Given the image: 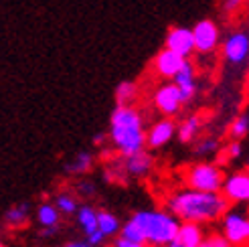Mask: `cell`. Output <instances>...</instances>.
I'll use <instances>...</instances> for the list:
<instances>
[{
    "label": "cell",
    "mask_w": 249,
    "mask_h": 247,
    "mask_svg": "<svg viewBox=\"0 0 249 247\" xmlns=\"http://www.w3.org/2000/svg\"><path fill=\"white\" fill-rule=\"evenodd\" d=\"M229 207V201L221 193H205L189 187L172 191L164 199V209L180 223H196L203 227L219 223Z\"/></svg>",
    "instance_id": "obj_1"
},
{
    "label": "cell",
    "mask_w": 249,
    "mask_h": 247,
    "mask_svg": "<svg viewBox=\"0 0 249 247\" xmlns=\"http://www.w3.org/2000/svg\"><path fill=\"white\" fill-rule=\"evenodd\" d=\"M107 140L122 158L132 156L146 148L144 116L134 106H116L109 116Z\"/></svg>",
    "instance_id": "obj_2"
},
{
    "label": "cell",
    "mask_w": 249,
    "mask_h": 247,
    "mask_svg": "<svg viewBox=\"0 0 249 247\" xmlns=\"http://www.w3.org/2000/svg\"><path fill=\"white\" fill-rule=\"evenodd\" d=\"M144 233L146 247L168 245L180 227V221L172 217L166 209H140L130 217Z\"/></svg>",
    "instance_id": "obj_3"
},
{
    "label": "cell",
    "mask_w": 249,
    "mask_h": 247,
    "mask_svg": "<svg viewBox=\"0 0 249 247\" xmlns=\"http://www.w3.org/2000/svg\"><path fill=\"white\" fill-rule=\"evenodd\" d=\"M223 180H225V170L219 162L213 160H201L182 170L184 187L205 193H221Z\"/></svg>",
    "instance_id": "obj_4"
},
{
    "label": "cell",
    "mask_w": 249,
    "mask_h": 247,
    "mask_svg": "<svg viewBox=\"0 0 249 247\" xmlns=\"http://www.w3.org/2000/svg\"><path fill=\"white\" fill-rule=\"evenodd\" d=\"M221 235L233 247L249 245V213L237 207H229L227 213L221 217Z\"/></svg>",
    "instance_id": "obj_5"
},
{
    "label": "cell",
    "mask_w": 249,
    "mask_h": 247,
    "mask_svg": "<svg viewBox=\"0 0 249 247\" xmlns=\"http://www.w3.org/2000/svg\"><path fill=\"white\" fill-rule=\"evenodd\" d=\"M221 57L231 67H243L249 63V33L245 29L231 31L221 43Z\"/></svg>",
    "instance_id": "obj_6"
},
{
    "label": "cell",
    "mask_w": 249,
    "mask_h": 247,
    "mask_svg": "<svg viewBox=\"0 0 249 247\" xmlns=\"http://www.w3.org/2000/svg\"><path fill=\"white\" fill-rule=\"evenodd\" d=\"M191 31H193V41H195V53L211 55L221 47V29L215 20L203 18Z\"/></svg>",
    "instance_id": "obj_7"
},
{
    "label": "cell",
    "mask_w": 249,
    "mask_h": 247,
    "mask_svg": "<svg viewBox=\"0 0 249 247\" xmlns=\"http://www.w3.org/2000/svg\"><path fill=\"white\" fill-rule=\"evenodd\" d=\"M152 106L162 118H177L184 104L178 88L172 81H168L156 88V91L152 93Z\"/></svg>",
    "instance_id": "obj_8"
},
{
    "label": "cell",
    "mask_w": 249,
    "mask_h": 247,
    "mask_svg": "<svg viewBox=\"0 0 249 247\" xmlns=\"http://www.w3.org/2000/svg\"><path fill=\"white\" fill-rule=\"evenodd\" d=\"M221 194L229 201V205H247L249 203V170H235L225 175L221 187Z\"/></svg>",
    "instance_id": "obj_9"
},
{
    "label": "cell",
    "mask_w": 249,
    "mask_h": 247,
    "mask_svg": "<svg viewBox=\"0 0 249 247\" xmlns=\"http://www.w3.org/2000/svg\"><path fill=\"white\" fill-rule=\"evenodd\" d=\"M172 138H177V122L172 118H162L146 130V148L158 150V148H164Z\"/></svg>",
    "instance_id": "obj_10"
},
{
    "label": "cell",
    "mask_w": 249,
    "mask_h": 247,
    "mask_svg": "<svg viewBox=\"0 0 249 247\" xmlns=\"http://www.w3.org/2000/svg\"><path fill=\"white\" fill-rule=\"evenodd\" d=\"M164 47L174 51L177 55L191 59V55L195 53V41H193V31L186 27H172L166 33L164 39Z\"/></svg>",
    "instance_id": "obj_11"
},
{
    "label": "cell",
    "mask_w": 249,
    "mask_h": 247,
    "mask_svg": "<svg viewBox=\"0 0 249 247\" xmlns=\"http://www.w3.org/2000/svg\"><path fill=\"white\" fill-rule=\"evenodd\" d=\"M184 57H180V55H177L174 51H170V49H162V51H158L156 53V57H154V61H152V69H154V73L158 77H162V79H174V75L182 69V65H184Z\"/></svg>",
    "instance_id": "obj_12"
},
{
    "label": "cell",
    "mask_w": 249,
    "mask_h": 247,
    "mask_svg": "<svg viewBox=\"0 0 249 247\" xmlns=\"http://www.w3.org/2000/svg\"><path fill=\"white\" fill-rule=\"evenodd\" d=\"M172 83L178 88L180 97H182V104H191L196 97V89H198V85H196V69H195L191 59L184 61L182 69L177 73V75H174Z\"/></svg>",
    "instance_id": "obj_13"
},
{
    "label": "cell",
    "mask_w": 249,
    "mask_h": 247,
    "mask_svg": "<svg viewBox=\"0 0 249 247\" xmlns=\"http://www.w3.org/2000/svg\"><path fill=\"white\" fill-rule=\"evenodd\" d=\"M154 164H156L154 156L152 152H148V148L124 158V170H126L128 176H134V178H146L154 170Z\"/></svg>",
    "instance_id": "obj_14"
},
{
    "label": "cell",
    "mask_w": 249,
    "mask_h": 247,
    "mask_svg": "<svg viewBox=\"0 0 249 247\" xmlns=\"http://www.w3.org/2000/svg\"><path fill=\"white\" fill-rule=\"evenodd\" d=\"M205 227L196 223H180L174 239L164 247H198L205 239Z\"/></svg>",
    "instance_id": "obj_15"
},
{
    "label": "cell",
    "mask_w": 249,
    "mask_h": 247,
    "mask_svg": "<svg viewBox=\"0 0 249 247\" xmlns=\"http://www.w3.org/2000/svg\"><path fill=\"white\" fill-rule=\"evenodd\" d=\"M205 116L203 114H191L186 116L180 124H177V138L182 144H193L205 128Z\"/></svg>",
    "instance_id": "obj_16"
},
{
    "label": "cell",
    "mask_w": 249,
    "mask_h": 247,
    "mask_svg": "<svg viewBox=\"0 0 249 247\" xmlns=\"http://www.w3.org/2000/svg\"><path fill=\"white\" fill-rule=\"evenodd\" d=\"M29 219H31V205L29 203L12 205L4 213V223L10 229H22L24 225L29 223Z\"/></svg>",
    "instance_id": "obj_17"
},
{
    "label": "cell",
    "mask_w": 249,
    "mask_h": 247,
    "mask_svg": "<svg viewBox=\"0 0 249 247\" xmlns=\"http://www.w3.org/2000/svg\"><path fill=\"white\" fill-rule=\"evenodd\" d=\"M221 140L215 138V136H198V138L193 142V152L198 158H211V156H219L221 152Z\"/></svg>",
    "instance_id": "obj_18"
},
{
    "label": "cell",
    "mask_w": 249,
    "mask_h": 247,
    "mask_svg": "<svg viewBox=\"0 0 249 247\" xmlns=\"http://www.w3.org/2000/svg\"><path fill=\"white\" fill-rule=\"evenodd\" d=\"M120 227H122V223L114 213L106 211V209H97V229L104 233L106 239L107 237H118Z\"/></svg>",
    "instance_id": "obj_19"
},
{
    "label": "cell",
    "mask_w": 249,
    "mask_h": 247,
    "mask_svg": "<svg viewBox=\"0 0 249 247\" xmlns=\"http://www.w3.org/2000/svg\"><path fill=\"white\" fill-rule=\"evenodd\" d=\"M35 217H36V223H39L43 229L59 227V223H61V213L53 203H41L39 207H36Z\"/></svg>",
    "instance_id": "obj_20"
},
{
    "label": "cell",
    "mask_w": 249,
    "mask_h": 247,
    "mask_svg": "<svg viewBox=\"0 0 249 247\" xmlns=\"http://www.w3.org/2000/svg\"><path fill=\"white\" fill-rule=\"evenodd\" d=\"M93 162L95 158L91 152H77L75 156H73V160H69V162L65 164V172H69V175H87L91 168H93Z\"/></svg>",
    "instance_id": "obj_21"
},
{
    "label": "cell",
    "mask_w": 249,
    "mask_h": 247,
    "mask_svg": "<svg viewBox=\"0 0 249 247\" xmlns=\"http://www.w3.org/2000/svg\"><path fill=\"white\" fill-rule=\"evenodd\" d=\"M61 215L71 217V215H77L79 211V199L71 191H61L55 194V203H53Z\"/></svg>",
    "instance_id": "obj_22"
},
{
    "label": "cell",
    "mask_w": 249,
    "mask_h": 247,
    "mask_svg": "<svg viewBox=\"0 0 249 247\" xmlns=\"http://www.w3.org/2000/svg\"><path fill=\"white\" fill-rule=\"evenodd\" d=\"M77 223H79V227H81V231L85 233V235L93 233L97 229V209L91 207L89 203L81 205L79 211H77Z\"/></svg>",
    "instance_id": "obj_23"
},
{
    "label": "cell",
    "mask_w": 249,
    "mask_h": 247,
    "mask_svg": "<svg viewBox=\"0 0 249 247\" xmlns=\"http://www.w3.org/2000/svg\"><path fill=\"white\" fill-rule=\"evenodd\" d=\"M114 97L118 106H134V102L138 100V85L134 81H122L118 83Z\"/></svg>",
    "instance_id": "obj_24"
},
{
    "label": "cell",
    "mask_w": 249,
    "mask_h": 247,
    "mask_svg": "<svg viewBox=\"0 0 249 247\" xmlns=\"http://www.w3.org/2000/svg\"><path fill=\"white\" fill-rule=\"evenodd\" d=\"M229 140H239L243 142L247 138V134H249V116L247 114H239V116H235L229 124Z\"/></svg>",
    "instance_id": "obj_25"
},
{
    "label": "cell",
    "mask_w": 249,
    "mask_h": 247,
    "mask_svg": "<svg viewBox=\"0 0 249 247\" xmlns=\"http://www.w3.org/2000/svg\"><path fill=\"white\" fill-rule=\"evenodd\" d=\"M241 154H243V144L239 140H229L225 146H221V152L217 156L219 158L217 162L223 166L225 162H233V160L241 158Z\"/></svg>",
    "instance_id": "obj_26"
},
{
    "label": "cell",
    "mask_w": 249,
    "mask_h": 247,
    "mask_svg": "<svg viewBox=\"0 0 249 247\" xmlns=\"http://www.w3.org/2000/svg\"><path fill=\"white\" fill-rule=\"evenodd\" d=\"M120 237L128 239V241H134V243H140V245H146L142 229L136 225L132 219H128L126 223H122V227H120Z\"/></svg>",
    "instance_id": "obj_27"
},
{
    "label": "cell",
    "mask_w": 249,
    "mask_h": 247,
    "mask_svg": "<svg viewBox=\"0 0 249 247\" xmlns=\"http://www.w3.org/2000/svg\"><path fill=\"white\" fill-rule=\"evenodd\" d=\"M249 2V0H221L219 2V8L221 12L225 17H235V15H239L241 8Z\"/></svg>",
    "instance_id": "obj_28"
},
{
    "label": "cell",
    "mask_w": 249,
    "mask_h": 247,
    "mask_svg": "<svg viewBox=\"0 0 249 247\" xmlns=\"http://www.w3.org/2000/svg\"><path fill=\"white\" fill-rule=\"evenodd\" d=\"M198 247H233L225 237L221 235V233H207L203 243Z\"/></svg>",
    "instance_id": "obj_29"
},
{
    "label": "cell",
    "mask_w": 249,
    "mask_h": 247,
    "mask_svg": "<svg viewBox=\"0 0 249 247\" xmlns=\"http://www.w3.org/2000/svg\"><path fill=\"white\" fill-rule=\"evenodd\" d=\"M85 241H87V245H91V247H102L106 243V235L99 229H95L93 233H89V235H85Z\"/></svg>",
    "instance_id": "obj_30"
},
{
    "label": "cell",
    "mask_w": 249,
    "mask_h": 247,
    "mask_svg": "<svg viewBox=\"0 0 249 247\" xmlns=\"http://www.w3.org/2000/svg\"><path fill=\"white\" fill-rule=\"evenodd\" d=\"M79 194H83V196H93V194H95L93 182H89V180L81 182V184H79Z\"/></svg>",
    "instance_id": "obj_31"
},
{
    "label": "cell",
    "mask_w": 249,
    "mask_h": 247,
    "mask_svg": "<svg viewBox=\"0 0 249 247\" xmlns=\"http://www.w3.org/2000/svg\"><path fill=\"white\" fill-rule=\"evenodd\" d=\"M114 247H146V245H140V243H134V241H128L124 237H114Z\"/></svg>",
    "instance_id": "obj_32"
},
{
    "label": "cell",
    "mask_w": 249,
    "mask_h": 247,
    "mask_svg": "<svg viewBox=\"0 0 249 247\" xmlns=\"http://www.w3.org/2000/svg\"><path fill=\"white\" fill-rule=\"evenodd\" d=\"M63 247H91V245H87V241H69Z\"/></svg>",
    "instance_id": "obj_33"
},
{
    "label": "cell",
    "mask_w": 249,
    "mask_h": 247,
    "mask_svg": "<svg viewBox=\"0 0 249 247\" xmlns=\"http://www.w3.org/2000/svg\"><path fill=\"white\" fill-rule=\"evenodd\" d=\"M57 231H59V227H47V229H43V231H41V235L49 237V235H55Z\"/></svg>",
    "instance_id": "obj_34"
},
{
    "label": "cell",
    "mask_w": 249,
    "mask_h": 247,
    "mask_svg": "<svg viewBox=\"0 0 249 247\" xmlns=\"http://www.w3.org/2000/svg\"><path fill=\"white\" fill-rule=\"evenodd\" d=\"M106 140H107V136H102V134H99V136H95V138H93V144H95V146H104Z\"/></svg>",
    "instance_id": "obj_35"
},
{
    "label": "cell",
    "mask_w": 249,
    "mask_h": 247,
    "mask_svg": "<svg viewBox=\"0 0 249 247\" xmlns=\"http://www.w3.org/2000/svg\"><path fill=\"white\" fill-rule=\"evenodd\" d=\"M247 97H249V79H247Z\"/></svg>",
    "instance_id": "obj_36"
},
{
    "label": "cell",
    "mask_w": 249,
    "mask_h": 247,
    "mask_svg": "<svg viewBox=\"0 0 249 247\" xmlns=\"http://www.w3.org/2000/svg\"><path fill=\"white\" fill-rule=\"evenodd\" d=\"M0 247H4V243H2V241H0Z\"/></svg>",
    "instance_id": "obj_37"
},
{
    "label": "cell",
    "mask_w": 249,
    "mask_h": 247,
    "mask_svg": "<svg viewBox=\"0 0 249 247\" xmlns=\"http://www.w3.org/2000/svg\"><path fill=\"white\" fill-rule=\"evenodd\" d=\"M247 168H249V160H247Z\"/></svg>",
    "instance_id": "obj_38"
},
{
    "label": "cell",
    "mask_w": 249,
    "mask_h": 247,
    "mask_svg": "<svg viewBox=\"0 0 249 247\" xmlns=\"http://www.w3.org/2000/svg\"><path fill=\"white\" fill-rule=\"evenodd\" d=\"M247 247H249V245H247Z\"/></svg>",
    "instance_id": "obj_39"
}]
</instances>
